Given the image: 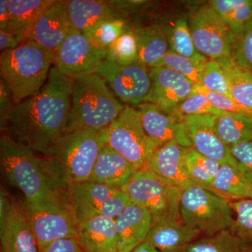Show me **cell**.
<instances>
[{
  "instance_id": "6da1fadb",
  "label": "cell",
  "mask_w": 252,
  "mask_h": 252,
  "mask_svg": "<svg viewBox=\"0 0 252 252\" xmlns=\"http://www.w3.org/2000/svg\"><path fill=\"white\" fill-rule=\"evenodd\" d=\"M72 79L53 66L42 89L15 107L3 132L41 157L54 156L67 133Z\"/></svg>"
},
{
  "instance_id": "7a4b0ae2",
  "label": "cell",
  "mask_w": 252,
  "mask_h": 252,
  "mask_svg": "<svg viewBox=\"0 0 252 252\" xmlns=\"http://www.w3.org/2000/svg\"><path fill=\"white\" fill-rule=\"evenodd\" d=\"M1 170L11 185L19 189L32 205L69 199V185L51 159L41 157L6 132L0 138Z\"/></svg>"
},
{
  "instance_id": "3957f363",
  "label": "cell",
  "mask_w": 252,
  "mask_h": 252,
  "mask_svg": "<svg viewBox=\"0 0 252 252\" xmlns=\"http://www.w3.org/2000/svg\"><path fill=\"white\" fill-rule=\"evenodd\" d=\"M125 106L99 74L73 79L67 133L81 129L104 130L120 115Z\"/></svg>"
},
{
  "instance_id": "277c9868",
  "label": "cell",
  "mask_w": 252,
  "mask_h": 252,
  "mask_svg": "<svg viewBox=\"0 0 252 252\" xmlns=\"http://www.w3.org/2000/svg\"><path fill=\"white\" fill-rule=\"evenodd\" d=\"M54 60V53L31 40L1 53L0 74L11 89L16 105L42 89Z\"/></svg>"
},
{
  "instance_id": "5b68a950",
  "label": "cell",
  "mask_w": 252,
  "mask_h": 252,
  "mask_svg": "<svg viewBox=\"0 0 252 252\" xmlns=\"http://www.w3.org/2000/svg\"><path fill=\"white\" fill-rule=\"evenodd\" d=\"M104 144V129L72 131L63 137L50 159L68 185L89 182Z\"/></svg>"
},
{
  "instance_id": "8992f818",
  "label": "cell",
  "mask_w": 252,
  "mask_h": 252,
  "mask_svg": "<svg viewBox=\"0 0 252 252\" xmlns=\"http://www.w3.org/2000/svg\"><path fill=\"white\" fill-rule=\"evenodd\" d=\"M131 202L145 209L152 225L163 221H182L180 217L181 189L164 182L147 167L140 169L122 189Z\"/></svg>"
},
{
  "instance_id": "52a82bcc",
  "label": "cell",
  "mask_w": 252,
  "mask_h": 252,
  "mask_svg": "<svg viewBox=\"0 0 252 252\" xmlns=\"http://www.w3.org/2000/svg\"><path fill=\"white\" fill-rule=\"evenodd\" d=\"M180 217L187 226L211 236L234 223L230 201L198 185L182 191Z\"/></svg>"
},
{
  "instance_id": "ba28073f",
  "label": "cell",
  "mask_w": 252,
  "mask_h": 252,
  "mask_svg": "<svg viewBox=\"0 0 252 252\" xmlns=\"http://www.w3.org/2000/svg\"><path fill=\"white\" fill-rule=\"evenodd\" d=\"M104 140L137 170L147 167L160 147L144 131L137 108L126 104L120 115L104 129Z\"/></svg>"
},
{
  "instance_id": "9c48e42d",
  "label": "cell",
  "mask_w": 252,
  "mask_h": 252,
  "mask_svg": "<svg viewBox=\"0 0 252 252\" xmlns=\"http://www.w3.org/2000/svg\"><path fill=\"white\" fill-rule=\"evenodd\" d=\"M25 216L34 234L39 250L63 239L77 240L79 221L70 199L39 205L21 203Z\"/></svg>"
},
{
  "instance_id": "30bf717a",
  "label": "cell",
  "mask_w": 252,
  "mask_h": 252,
  "mask_svg": "<svg viewBox=\"0 0 252 252\" xmlns=\"http://www.w3.org/2000/svg\"><path fill=\"white\" fill-rule=\"evenodd\" d=\"M195 47L210 60L232 58L237 39L210 3L194 10L189 18Z\"/></svg>"
},
{
  "instance_id": "8fae6325",
  "label": "cell",
  "mask_w": 252,
  "mask_h": 252,
  "mask_svg": "<svg viewBox=\"0 0 252 252\" xmlns=\"http://www.w3.org/2000/svg\"><path fill=\"white\" fill-rule=\"evenodd\" d=\"M97 74L126 105L137 107L144 103L152 89L149 68L138 61L130 65L119 66L107 58Z\"/></svg>"
},
{
  "instance_id": "7c38bea8",
  "label": "cell",
  "mask_w": 252,
  "mask_h": 252,
  "mask_svg": "<svg viewBox=\"0 0 252 252\" xmlns=\"http://www.w3.org/2000/svg\"><path fill=\"white\" fill-rule=\"evenodd\" d=\"M108 51L94 46L85 34L74 31L54 54V66L71 79L97 74Z\"/></svg>"
},
{
  "instance_id": "4fadbf2b",
  "label": "cell",
  "mask_w": 252,
  "mask_h": 252,
  "mask_svg": "<svg viewBox=\"0 0 252 252\" xmlns=\"http://www.w3.org/2000/svg\"><path fill=\"white\" fill-rule=\"evenodd\" d=\"M0 221L1 252H39L21 204L9 198L2 189Z\"/></svg>"
},
{
  "instance_id": "5bb4252c",
  "label": "cell",
  "mask_w": 252,
  "mask_h": 252,
  "mask_svg": "<svg viewBox=\"0 0 252 252\" xmlns=\"http://www.w3.org/2000/svg\"><path fill=\"white\" fill-rule=\"evenodd\" d=\"M152 85L146 102L171 114L182 102L193 94L195 84L191 81L165 67L149 68Z\"/></svg>"
},
{
  "instance_id": "9a60e30c",
  "label": "cell",
  "mask_w": 252,
  "mask_h": 252,
  "mask_svg": "<svg viewBox=\"0 0 252 252\" xmlns=\"http://www.w3.org/2000/svg\"><path fill=\"white\" fill-rule=\"evenodd\" d=\"M147 135L159 146L175 142L185 148H192L184 118L162 111L154 104L144 102L136 107Z\"/></svg>"
},
{
  "instance_id": "2e32d148",
  "label": "cell",
  "mask_w": 252,
  "mask_h": 252,
  "mask_svg": "<svg viewBox=\"0 0 252 252\" xmlns=\"http://www.w3.org/2000/svg\"><path fill=\"white\" fill-rule=\"evenodd\" d=\"M183 118L192 148L220 164L229 163L237 167V162L232 157L229 147L217 133L216 117L201 115Z\"/></svg>"
},
{
  "instance_id": "e0dca14e",
  "label": "cell",
  "mask_w": 252,
  "mask_h": 252,
  "mask_svg": "<svg viewBox=\"0 0 252 252\" xmlns=\"http://www.w3.org/2000/svg\"><path fill=\"white\" fill-rule=\"evenodd\" d=\"M74 31L66 9L65 1L56 0L39 18L28 40L34 41L55 54Z\"/></svg>"
},
{
  "instance_id": "ac0fdd59",
  "label": "cell",
  "mask_w": 252,
  "mask_h": 252,
  "mask_svg": "<svg viewBox=\"0 0 252 252\" xmlns=\"http://www.w3.org/2000/svg\"><path fill=\"white\" fill-rule=\"evenodd\" d=\"M187 149L175 142L160 146L151 158L147 168L164 182L181 190L197 185L186 168Z\"/></svg>"
},
{
  "instance_id": "d6986e66",
  "label": "cell",
  "mask_w": 252,
  "mask_h": 252,
  "mask_svg": "<svg viewBox=\"0 0 252 252\" xmlns=\"http://www.w3.org/2000/svg\"><path fill=\"white\" fill-rule=\"evenodd\" d=\"M119 250L131 252L148 238L152 217L147 210L131 203L115 220Z\"/></svg>"
},
{
  "instance_id": "ffe728a7",
  "label": "cell",
  "mask_w": 252,
  "mask_h": 252,
  "mask_svg": "<svg viewBox=\"0 0 252 252\" xmlns=\"http://www.w3.org/2000/svg\"><path fill=\"white\" fill-rule=\"evenodd\" d=\"M77 240L85 252H112L119 250L115 220L94 216L80 222Z\"/></svg>"
},
{
  "instance_id": "44dd1931",
  "label": "cell",
  "mask_w": 252,
  "mask_h": 252,
  "mask_svg": "<svg viewBox=\"0 0 252 252\" xmlns=\"http://www.w3.org/2000/svg\"><path fill=\"white\" fill-rule=\"evenodd\" d=\"M120 190L90 181L69 185V198L79 223L100 215L106 202Z\"/></svg>"
},
{
  "instance_id": "7402d4cb",
  "label": "cell",
  "mask_w": 252,
  "mask_h": 252,
  "mask_svg": "<svg viewBox=\"0 0 252 252\" xmlns=\"http://www.w3.org/2000/svg\"><path fill=\"white\" fill-rule=\"evenodd\" d=\"M137 170H138L125 158L104 144L89 181L122 189Z\"/></svg>"
},
{
  "instance_id": "603a6c76",
  "label": "cell",
  "mask_w": 252,
  "mask_h": 252,
  "mask_svg": "<svg viewBox=\"0 0 252 252\" xmlns=\"http://www.w3.org/2000/svg\"><path fill=\"white\" fill-rule=\"evenodd\" d=\"M200 234L182 221H163L152 225L147 240L158 252H183Z\"/></svg>"
},
{
  "instance_id": "cb8c5ba5",
  "label": "cell",
  "mask_w": 252,
  "mask_h": 252,
  "mask_svg": "<svg viewBox=\"0 0 252 252\" xmlns=\"http://www.w3.org/2000/svg\"><path fill=\"white\" fill-rule=\"evenodd\" d=\"M66 9L74 31L85 32L95 23L112 16H123L111 1L103 0H69L65 1Z\"/></svg>"
},
{
  "instance_id": "d4e9b609",
  "label": "cell",
  "mask_w": 252,
  "mask_h": 252,
  "mask_svg": "<svg viewBox=\"0 0 252 252\" xmlns=\"http://www.w3.org/2000/svg\"><path fill=\"white\" fill-rule=\"evenodd\" d=\"M56 0H8L10 23L8 31L28 40L32 30L43 13Z\"/></svg>"
},
{
  "instance_id": "484cf974",
  "label": "cell",
  "mask_w": 252,
  "mask_h": 252,
  "mask_svg": "<svg viewBox=\"0 0 252 252\" xmlns=\"http://www.w3.org/2000/svg\"><path fill=\"white\" fill-rule=\"evenodd\" d=\"M138 41V62L148 68L158 67L168 52L167 32L160 26L137 29Z\"/></svg>"
},
{
  "instance_id": "4316f807",
  "label": "cell",
  "mask_w": 252,
  "mask_h": 252,
  "mask_svg": "<svg viewBox=\"0 0 252 252\" xmlns=\"http://www.w3.org/2000/svg\"><path fill=\"white\" fill-rule=\"evenodd\" d=\"M212 187L217 195L230 202L252 198V184L231 164L220 165Z\"/></svg>"
},
{
  "instance_id": "83f0119b",
  "label": "cell",
  "mask_w": 252,
  "mask_h": 252,
  "mask_svg": "<svg viewBox=\"0 0 252 252\" xmlns=\"http://www.w3.org/2000/svg\"><path fill=\"white\" fill-rule=\"evenodd\" d=\"M216 61L224 72L232 98L252 111V73L235 64L232 58Z\"/></svg>"
},
{
  "instance_id": "f1b7e54d",
  "label": "cell",
  "mask_w": 252,
  "mask_h": 252,
  "mask_svg": "<svg viewBox=\"0 0 252 252\" xmlns=\"http://www.w3.org/2000/svg\"><path fill=\"white\" fill-rule=\"evenodd\" d=\"M166 32L170 51L205 67L209 60L195 47L187 18H179Z\"/></svg>"
},
{
  "instance_id": "f546056e",
  "label": "cell",
  "mask_w": 252,
  "mask_h": 252,
  "mask_svg": "<svg viewBox=\"0 0 252 252\" xmlns=\"http://www.w3.org/2000/svg\"><path fill=\"white\" fill-rule=\"evenodd\" d=\"M216 130L228 147L252 141V117L225 112L217 117Z\"/></svg>"
},
{
  "instance_id": "4dcf8cb0",
  "label": "cell",
  "mask_w": 252,
  "mask_h": 252,
  "mask_svg": "<svg viewBox=\"0 0 252 252\" xmlns=\"http://www.w3.org/2000/svg\"><path fill=\"white\" fill-rule=\"evenodd\" d=\"M185 165L189 175L197 185L216 194L212 184L221 164L201 155L193 148H189L186 152Z\"/></svg>"
},
{
  "instance_id": "1f68e13d",
  "label": "cell",
  "mask_w": 252,
  "mask_h": 252,
  "mask_svg": "<svg viewBox=\"0 0 252 252\" xmlns=\"http://www.w3.org/2000/svg\"><path fill=\"white\" fill-rule=\"evenodd\" d=\"M130 30L123 16H112L95 23L84 34L94 46L108 51L118 38Z\"/></svg>"
},
{
  "instance_id": "d6a6232c",
  "label": "cell",
  "mask_w": 252,
  "mask_h": 252,
  "mask_svg": "<svg viewBox=\"0 0 252 252\" xmlns=\"http://www.w3.org/2000/svg\"><path fill=\"white\" fill-rule=\"evenodd\" d=\"M248 241L239 238L230 229H226L195 240L183 252H242Z\"/></svg>"
},
{
  "instance_id": "836d02e7",
  "label": "cell",
  "mask_w": 252,
  "mask_h": 252,
  "mask_svg": "<svg viewBox=\"0 0 252 252\" xmlns=\"http://www.w3.org/2000/svg\"><path fill=\"white\" fill-rule=\"evenodd\" d=\"M107 58L119 66H127L138 61V41L134 31L124 33L108 50Z\"/></svg>"
},
{
  "instance_id": "e575fe53",
  "label": "cell",
  "mask_w": 252,
  "mask_h": 252,
  "mask_svg": "<svg viewBox=\"0 0 252 252\" xmlns=\"http://www.w3.org/2000/svg\"><path fill=\"white\" fill-rule=\"evenodd\" d=\"M225 112L215 107L205 94L193 91V94L182 102L172 114L182 118L201 115L218 117Z\"/></svg>"
},
{
  "instance_id": "d590c367",
  "label": "cell",
  "mask_w": 252,
  "mask_h": 252,
  "mask_svg": "<svg viewBox=\"0 0 252 252\" xmlns=\"http://www.w3.org/2000/svg\"><path fill=\"white\" fill-rule=\"evenodd\" d=\"M158 67L173 69L197 85H201L202 77L205 67H200L191 60L175 54L169 50Z\"/></svg>"
},
{
  "instance_id": "8d00e7d4",
  "label": "cell",
  "mask_w": 252,
  "mask_h": 252,
  "mask_svg": "<svg viewBox=\"0 0 252 252\" xmlns=\"http://www.w3.org/2000/svg\"><path fill=\"white\" fill-rule=\"evenodd\" d=\"M235 215L230 230L239 238L252 241V198L230 202Z\"/></svg>"
},
{
  "instance_id": "74e56055",
  "label": "cell",
  "mask_w": 252,
  "mask_h": 252,
  "mask_svg": "<svg viewBox=\"0 0 252 252\" xmlns=\"http://www.w3.org/2000/svg\"><path fill=\"white\" fill-rule=\"evenodd\" d=\"M200 86L207 90L232 98L228 81L220 63L216 60H209L204 69Z\"/></svg>"
},
{
  "instance_id": "f35d334b",
  "label": "cell",
  "mask_w": 252,
  "mask_h": 252,
  "mask_svg": "<svg viewBox=\"0 0 252 252\" xmlns=\"http://www.w3.org/2000/svg\"><path fill=\"white\" fill-rule=\"evenodd\" d=\"M232 59L235 64L252 73V21L237 39Z\"/></svg>"
},
{
  "instance_id": "ab89813d",
  "label": "cell",
  "mask_w": 252,
  "mask_h": 252,
  "mask_svg": "<svg viewBox=\"0 0 252 252\" xmlns=\"http://www.w3.org/2000/svg\"><path fill=\"white\" fill-rule=\"evenodd\" d=\"M193 91L201 93L209 99L211 103L220 110L224 112L235 113V114H242L247 117H252V111L251 109L244 107L241 104L235 102L234 99L223 94L212 92L204 89L203 86L195 84Z\"/></svg>"
},
{
  "instance_id": "60d3db41",
  "label": "cell",
  "mask_w": 252,
  "mask_h": 252,
  "mask_svg": "<svg viewBox=\"0 0 252 252\" xmlns=\"http://www.w3.org/2000/svg\"><path fill=\"white\" fill-rule=\"evenodd\" d=\"M252 21V0H246L245 4L235 9L224 21L238 39Z\"/></svg>"
},
{
  "instance_id": "b9f144b4",
  "label": "cell",
  "mask_w": 252,
  "mask_h": 252,
  "mask_svg": "<svg viewBox=\"0 0 252 252\" xmlns=\"http://www.w3.org/2000/svg\"><path fill=\"white\" fill-rule=\"evenodd\" d=\"M239 171L252 184V141L229 147Z\"/></svg>"
},
{
  "instance_id": "7bdbcfd3",
  "label": "cell",
  "mask_w": 252,
  "mask_h": 252,
  "mask_svg": "<svg viewBox=\"0 0 252 252\" xmlns=\"http://www.w3.org/2000/svg\"><path fill=\"white\" fill-rule=\"evenodd\" d=\"M12 92L4 79H0V126L3 132L6 129L11 114L16 107Z\"/></svg>"
},
{
  "instance_id": "ee69618b",
  "label": "cell",
  "mask_w": 252,
  "mask_h": 252,
  "mask_svg": "<svg viewBox=\"0 0 252 252\" xmlns=\"http://www.w3.org/2000/svg\"><path fill=\"white\" fill-rule=\"evenodd\" d=\"M39 252H85L77 239L67 238L57 240L46 246Z\"/></svg>"
},
{
  "instance_id": "f6af8a7d",
  "label": "cell",
  "mask_w": 252,
  "mask_h": 252,
  "mask_svg": "<svg viewBox=\"0 0 252 252\" xmlns=\"http://www.w3.org/2000/svg\"><path fill=\"white\" fill-rule=\"evenodd\" d=\"M246 0H212L210 3L217 14L225 21L239 6L245 4Z\"/></svg>"
},
{
  "instance_id": "bcb514c9",
  "label": "cell",
  "mask_w": 252,
  "mask_h": 252,
  "mask_svg": "<svg viewBox=\"0 0 252 252\" xmlns=\"http://www.w3.org/2000/svg\"><path fill=\"white\" fill-rule=\"evenodd\" d=\"M26 40L22 36L14 34L9 31H0V51L1 53L8 50L14 49L21 45Z\"/></svg>"
},
{
  "instance_id": "7dc6e473",
  "label": "cell",
  "mask_w": 252,
  "mask_h": 252,
  "mask_svg": "<svg viewBox=\"0 0 252 252\" xmlns=\"http://www.w3.org/2000/svg\"><path fill=\"white\" fill-rule=\"evenodd\" d=\"M10 23V11L8 0L0 1V31H8Z\"/></svg>"
},
{
  "instance_id": "c3c4849f",
  "label": "cell",
  "mask_w": 252,
  "mask_h": 252,
  "mask_svg": "<svg viewBox=\"0 0 252 252\" xmlns=\"http://www.w3.org/2000/svg\"><path fill=\"white\" fill-rule=\"evenodd\" d=\"M131 252H158L156 250L153 245H152L149 241L146 240L143 243L139 245L137 248H136L133 251Z\"/></svg>"
},
{
  "instance_id": "681fc988",
  "label": "cell",
  "mask_w": 252,
  "mask_h": 252,
  "mask_svg": "<svg viewBox=\"0 0 252 252\" xmlns=\"http://www.w3.org/2000/svg\"><path fill=\"white\" fill-rule=\"evenodd\" d=\"M242 252H252V241H248L245 243Z\"/></svg>"
},
{
  "instance_id": "f907efd6",
  "label": "cell",
  "mask_w": 252,
  "mask_h": 252,
  "mask_svg": "<svg viewBox=\"0 0 252 252\" xmlns=\"http://www.w3.org/2000/svg\"><path fill=\"white\" fill-rule=\"evenodd\" d=\"M122 252V251H120V250H116V251H114V252Z\"/></svg>"
}]
</instances>
